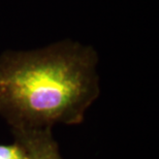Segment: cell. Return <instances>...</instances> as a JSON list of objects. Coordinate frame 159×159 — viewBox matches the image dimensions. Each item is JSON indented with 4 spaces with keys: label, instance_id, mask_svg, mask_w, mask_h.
Listing matches in <instances>:
<instances>
[{
    "label": "cell",
    "instance_id": "1",
    "mask_svg": "<svg viewBox=\"0 0 159 159\" xmlns=\"http://www.w3.org/2000/svg\"><path fill=\"white\" fill-rule=\"evenodd\" d=\"M93 48L61 40L28 52L0 55V116L11 130L77 125L99 96Z\"/></svg>",
    "mask_w": 159,
    "mask_h": 159
},
{
    "label": "cell",
    "instance_id": "2",
    "mask_svg": "<svg viewBox=\"0 0 159 159\" xmlns=\"http://www.w3.org/2000/svg\"><path fill=\"white\" fill-rule=\"evenodd\" d=\"M15 141L23 146L29 159H62L52 129L12 130Z\"/></svg>",
    "mask_w": 159,
    "mask_h": 159
},
{
    "label": "cell",
    "instance_id": "3",
    "mask_svg": "<svg viewBox=\"0 0 159 159\" xmlns=\"http://www.w3.org/2000/svg\"><path fill=\"white\" fill-rule=\"evenodd\" d=\"M0 159H29L24 147L20 143L0 145Z\"/></svg>",
    "mask_w": 159,
    "mask_h": 159
}]
</instances>
